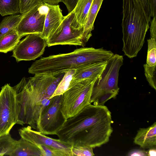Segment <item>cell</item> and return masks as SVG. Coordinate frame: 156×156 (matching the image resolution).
<instances>
[{
  "instance_id": "obj_8",
  "label": "cell",
  "mask_w": 156,
  "mask_h": 156,
  "mask_svg": "<svg viewBox=\"0 0 156 156\" xmlns=\"http://www.w3.org/2000/svg\"><path fill=\"white\" fill-rule=\"evenodd\" d=\"M41 113L36 130L45 135H56L65 120L61 111L62 95L55 96Z\"/></svg>"
},
{
  "instance_id": "obj_29",
  "label": "cell",
  "mask_w": 156,
  "mask_h": 156,
  "mask_svg": "<svg viewBox=\"0 0 156 156\" xmlns=\"http://www.w3.org/2000/svg\"><path fill=\"white\" fill-rule=\"evenodd\" d=\"M150 22V37L156 39V15L153 17Z\"/></svg>"
},
{
  "instance_id": "obj_13",
  "label": "cell",
  "mask_w": 156,
  "mask_h": 156,
  "mask_svg": "<svg viewBox=\"0 0 156 156\" xmlns=\"http://www.w3.org/2000/svg\"><path fill=\"white\" fill-rule=\"evenodd\" d=\"M45 3L48 7V11L45 19L43 31L40 35L46 41L59 26L64 16L62 15L59 5Z\"/></svg>"
},
{
  "instance_id": "obj_22",
  "label": "cell",
  "mask_w": 156,
  "mask_h": 156,
  "mask_svg": "<svg viewBox=\"0 0 156 156\" xmlns=\"http://www.w3.org/2000/svg\"><path fill=\"white\" fill-rule=\"evenodd\" d=\"M20 0H0V14L2 16L20 13Z\"/></svg>"
},
{
  "instance_id": "obj_27",
  "label": "cell",
  "mask_w": 156,
  "mask_h": 156,
  "mask_svg": "<svg viewBox=\"0 0 156 156\" xmlns=\"http://www.w3.org/2000/svg\"><path fill=\"white\" fill-rule=\"evenodd\" d=\"M42 156H65L61 152L53 148L44 145H38Z\"/></svg>"
},
{
  "instance_id": "obj_12",
  "label": "cell",
  "mask_w": 156,
  "mask_h": 156,
  "mask_svg": "<svg viewBox=\"0 0 156 156\" xmlns=\"http://www.w3.org/2000/svg\"><path fill=\"white\" fill-rule=\"evenodd\" d=\"M21 138L36 145H42L50 147L62 153L65 156H73V144L49 137L39 131L32 129L28 126L18 130Z\"/></svg>"
},
{
  "instance_id": "obj_4",
  "label": "cell",
  "mask_w": 156,
  "mask_h": 156,
  "mask_svg": "<svg viewBox=\"0 0 156 156\" xmlns=\"http://www.w3.org/2000/svg\"><path fill=\"white\" fill-rule=\"evenodd\" d=\"M123 61V56L117 54H114L107 60L104 69L94 83L90 104L104 105L106 101L118 95L119 90V72Z\"/></svg>"
},
{
  "instance_id": "obj_9",
  "label": "cell",
  "mask_w": 156,
  "mask_h": 156,
  "mask_svg": "<svg viewBox=\"0 0 156 156\" xmlns=\"http://www.w3.org/2000/svg\"><path fill=\"white\" fill-rule=\"evenodd\" d=\"M74 14L72 11L69 13L52 35L46 41L47 46L58 45L81 46L85 44L83 37V30L74 29L71 26Z\"/></svg>"
},
{
  "instance_id": "obj_30",
  "label": "cell",
  "mask_w": 156,
  "mask_h": 156,
  "mask_svg": "<svg viewBox=\"0 0 156 156\" xmlns=\"http://www.w3.org/2000/svg\"><path fill=\"white\" fill-rule=\"evenodd\" d=\"M78 0H63L62 2L66 6L69 13L71 12L75 7Z\"/></svg>"
},
{
  "instance_id": "obj_5",
  "label": "cell",
  "mask_w": 156,
  "mask_h": 156,
  "mask_svg": "<svg viewBox=\"0 0 156 156\" xmlns=\"http://www.w3.org/2000/svg\"><path fill=\"white\" fill-rule=\"evenodd\" d=\"M100 109V105L89 104L66 120L56 135L64 142L72 144L77 142L96 119Z\"/></svg>"
},
{
  "instance_id": "obj_33",
  "label": "cell",
  "mask_w": 156,
  "mask_h": 156,
  "mask_svg": "<svg viewBox=\"0 0 156 156\" xmlns=\"http://www.w3.org/2000/svg\"><path fill=\"white\" fill-rule=\"evenodd\" d=\"M42 2L51 5H58L60 2H63V0H41Z\"/></svg>"
},
{
  "instance_id": "obj_17",
  "label": "cell",
  "mask_w": 156,
  "mask_h": 156,
  "mask_svg": "<svg viewBox=\"0 0 156 156\" xmlns=\"http://www.w3.org/2000/svg\"><path fill=\"white\" fill-rule=\"evenodd\" d=\"M93 0H78L72 11L74 16L71 26L75 29L83 31V27Z\"/></svg>"
},
{
  "instance_id": "obj_1",
  "label": "cell",
  "mask_w": 156,
  "mask_h": 156,
  "mask_svg": "<svg viewBox=\"0 0 156 156\" xmlns=\"http://www.w3.org/2000/svg\"><path fill=\"white\" fill-rule=\"evenodd\" d=\"M65 73L23 77L13 87L18 104L17 124H28L36 130L41 115L50 102L51 97Z\"/></svg>"
},
{
  "instance_id": "obj_23",
  "label": "cell",
  "mask_w": 156,
  "mask_h": 156,
  "mask_svg": "<svg viewBox=\"0 0 156 156\" xmlns=\"http://www.w3.org/2000/svg\"><path fill=\"white\" fill-rule=\"evenodd\" d=\"M16 143L10 134L0 137V156H11Z\"/></svg>"
},
{
  "instance_id": "obj_11",
  "label": "cell",
  "mask_w": 156,
  "mask_h": 156,
  "mask_svg": "<svg viewBox=\"0 0 156 156\" xmlns=\"http://www.w3.org/2000/svg\"><path fill=\"white\" fill-rule=\"evenodd\" d=\"M47 46L46 40L40 34H29L20 41L12 56L17 62L34 60L43 54Z\"/></svg>"
},
{
  "instance_id": "obj_24",
  "label": "cell",
  "mask_w": 156,
  "mask_h": 156,
  "mask_svg": "<svg viewBox=\"0 0 156 156\" xmlns=\"http://www.w3.org/2000/svg\"><path fill=\"white\" fill-rule=\"evenodd\" d=\"M76 69L69 70L65 73L51 98L56 95L62 94L69 88L71 81L76 72Z\"/></svg>"
},
{
  "instance_id": "obj_34",
  "label": "cell",
  "mask_w": 156,
  "mask_h": 156,
  "mask_svg": "<svg viewBox=\"0 0 156 156\" xmlns=\"http://www.w3.org/2000/svg\"><path fill=\"white\" fill-rule=\"evenodd\" d=\"M147 155L149 156H155L156 155V148L149 149L147 151Z\"/></svg>"
},
{
  "instance_id": "obj_6",
  "label": "cell",
  "mask_w": 156,
  "mask_h": 156,
  "mask_svg": "<svg viewBox=\"0 0 156 156\" xmlns=\"http://www.w3.org/2000/svg\"><path fill=\"white\" fill-rule=\"evenodd\" d=\"M98 78L81 80L62 94L61 111L65 120L90 104L93 86Z\"/></svg>"
},
{
  "instance_id": "obj_21",
  "label": "cell",
  "mask_w": 156,
  "mask_h": 156,
  "mask_svg": "<svg viewBox=\"0 0 156 156\" xmlns=\"http://www.w3.org/2000/svg\"><path fill=\"white\" fill-rule=\"evenodd\" d=\"M22 14L12 15L5 17L0 23V39L12 30L16 29Z\"/></svg>"
},
{
  "instance_id": "obj_19",
  "label": "cell",
  "mask_w": 156,
  "mask_h": 156,
  "mask_svg": "<svg viewBox=\"0 0 156 156\" xmlns=\"http://www.w3.org/2000/svg\"><path fill=\"white\" fill-rule=\"evenodd\" d=\"M11 156H42V154L37 145L21 137L17 140Z\"/></svg>"
},
{
  "instance_id": "obj_7",
  "label": "cell",
  "mask_w": 156,
  "mask_h": 156,
  "mask_svg": "<svg viewBox=\"0 0 156 156\" xmlns=\"http://www.w3.org/2000/svg\"><path fill=\"white\" fill-rule=\"evenodd\" d=\"M18 115L16 91L9 84H6L0 91V137L10 134L17 124Z\"/></svg>"
},
{
  "instance_id": "obj_25",
  "label": "cell",
  "mask_w": 156,
  "mask_h": 156,
  "mask_svg": "<svg viewBox=\"0 0 156 156\" xmlns=\"http://www.w3.org/2000/svg\"><path fill=\"white\" fill-rule=\"evenodd\" d=\"M93 149L80 143L73 144L72 148L73 156H94L95 154Z\"/></svg>"
},
{
  "instance_id": "obj_3",
  "label": "cell",
  "mask_w": 156,
  "mask_h": 156,
  "mask_svg": "<svg viewBox=\"0 0 156 156\" xmlns=\"http://www.w3.org/2000/svg\"><path fill=\"white\" fill-rule=\"evenodd\" d=\"M122 27L125 55L136 57L144 43L150 22L139 0H122Z\"/></svg>"
},
{
  "instance_id": "obj_18",
  "label": "cell",
  "mask_w": 156,
  "mask_h": 156,
  "mask_svg": "<svg viewBox=\"0 0 156 156\" xmlns=\"http://www.w3.org/2000/svg\"><path fill=\"white\" fill-rule=\"evenodd\" d=\"M103 0H93L83 27V37L84 44L92 36V31L94 28V23Z\"/></svg>"
},
{
  "instance_id": "obj_20",
  "label": "cell",
  "mask_w": 156,
  "mask_h": 156,
  "mask_svg": "<svg viewBox=\"0 0 156 156\" xmlns=\"http://www.w3.org/2000/svg\"><path fill=\"white\" fill-rule=\"evenodd\" d=\"M21 38L16 29L10 31L0 39V52L6 53L13 51Z\"/></svg>"
},
{
  "instance_id": "obj_10",
  "label": "cell",
  "mask_w": 156,
  "mask_h": 156,
  "mask_svg": "<svg viewBox=\"0 0 156 156\" xmlns=\"http://www.w3.org/2000/svg\"><path fill=\"white\" fill-rule=\"evenodd\" d=\"M48 11V7L45 2H43L22 14V18L16 28L20 36L22 37L30 34H41Z\"/></svg>"
},
{
  "instance_id": "obj_14",
  "label": "cell",
  "mask_w": 156,
  "mask_h": 156,
  "mask_svg": "<svg viewBox=\"0 0 156 156\" xmlns=\"http://www.w3.org/2000/svg\"><path fill=\"white\" fill-rule=\"evenodd\" d=\"M107 63V60H106L89 64L76 69L69 88L81 80L94 79L98 77L104 69Z\"/></svg>"
},
{
  "instance_id": "obj_32",
  "label": "cell",
  "mask_w": 156,
  "mask_h": 156,
  "mask_svg": "<svg viewBox=\"0 0 156 156\" xmlns=\"http://www.w3.org/2000/svg\"><path fill=\"white\" fill-rule=\"evenodd\" d=\"M128 155L131 156H146L147 155V152L145 151L140 150H134L129 153Z\"/></svg>"
},
{
  "instance_id": "obj_31",
  "label": "cell",
  "mask_w": 156,
  "mask_h": 156,
  "mask_svg": "<svg viewBox=\"0 0 156 156\" xmlns=\"http://www.w3.org/2000/svg\"><path fill=\"white\" fill-rule=\"evenodd\" d=\"M151 17L156 15V0H149Z\"/></svg>"
},
{
  "instance_id": "obj_16",
  "label": "cell",
  "mask_w": 156,
  "mask_h": 156,
  "mask_svg": "<svg viewBox=\"0 0 156 156\" xmlns=\"http://www.w3.org/2000/svg\"><path fill=\"white\" fill-rule=\"evenodd\" d=\"M133 142L144 149L156 148V122L147 128L139 129Z\"/></svg>"
},
{
  "instance_id": "obj_26",
  "label": "cell",
  "mask_w": 156,
  "mask_h": 156,
  "mask_svg": "<svg viewBox=\"0 0 156 156\" xmlns=\"http://www.w3.org/2000/svg\"><path fill=\"white\" fill-rule=\"evenodd\" d=\"M43 2L41 0H20V13H25Z\"/></svg>"
},
{
  "instance_id": "obj_28",
  "label": "cell",
  "mask_w": 156,
  "mask_h": 156,
  "mask_svg": "<svg viewBox=\"0 0 156 156\" xmlns=\"http://www.w3.org/2000/svg\"><path fill=\"white\" fill-rule=\"evenodd\" d=\"M144 9L145 13L149 21L150 22L151 19L149 5V0H139Z\"/></svg>"
},
{
  "instance_id": "obj_2",
  "label": "cell",
  "mask_w": 156,
  "mask_h": 156,
  "mask_svg": "<svg viewBox=\"0 0 156 156\" xmlns=\"http://www.w3.org/2000/svg\"><path fill=\"white\" fill-rule=\"evenodd\" d=\"M113 55L103 48H81L71 52L41 58L32 64L28 72L34 75H55L107 60Z\"/></svg>"
},
{
  "instance_id": "obj_15",
  "label": "cell",
  "mask_w": 156,
  "mask_h": 156,
  "mask_svg": "<svg viewBox=\"0 0 156 156\" xmlns=\"http://www.w3.org/2000/svg\"><path fill=\"white\" fill-rule=\"evenodd\" d=\"M156 39L147 40L148 49L147 61L144 64V74L149 85L156 90Z\"/></svg>"
}]
</instances>
